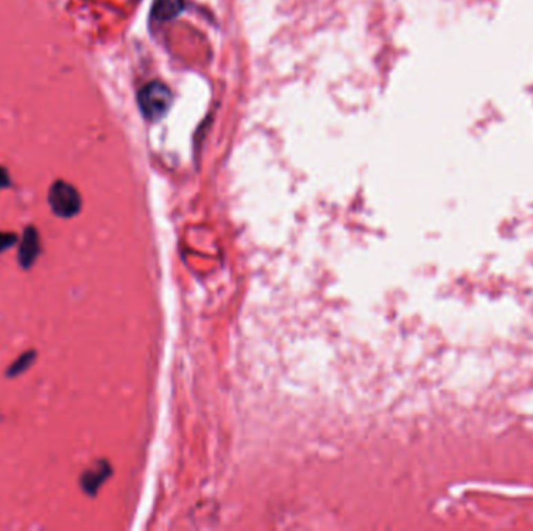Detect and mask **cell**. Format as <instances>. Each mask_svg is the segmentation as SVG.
<instances>
[{
	"label": "cell",
	"mask_w": 533,
	"mask_h": 531,
	"mask_svg": "<svg viewBox=\"0 0 533 531\" xmlns=\"http://www.w3.org/2000/svg\"><path fill=\"white\" fill-rule=\"evenodd\" d=\"M172 105V92L164 83L152 81L139 92V106L143 116L152 121L163 117Z\"/></svg>",
	"instance_id": "obj_1"
},
{
	"label": "cell",
	"mask_w": 533,
	"mask_h": 531,
	"mask_svg": "<svg viewBox=\"0 0 533 531\" xmlns=\"http://www.w3.org/2000/svg\"><path fill=\"white\" fill-rule=\"evenodd\" d=\"M49 202L52 211L58 217L70 218L77 216L81 209V198L79 190L66 181H57L50 187Z\"/></svg>",
	"instance_id": "obj_2"
},
{
	"label": "cell",
	"mask_w": 533,
	"mask_h": 531,
	"mask_svg": "<svg viewBox=\"0 0 533 531\" xmlns=\"http://www.w3.org/2000/svg\"><path fill=\"white\" fill-rule=\"evenodd\" d=\"M41 251V240L39 232L33 226L23 231L22 242L19 244V264L23 270H30L34 265Z\"/></svg>",
	"instance_id": "obj_3"
},
{
	"label": "cell",
	"mask_w": 533,
	"mask_h": 531,
	"mask_svg": "<svg viewBox=\"0 0 533 531\" xmlns=\"http://www.w3.org/2000/svg\"><path fill=\"white\" fill-rule=\"evenodd\" d=\"M183 0H154L152 14L157 21H170L181 13Z\"/></svg>",
	"instance_id": "obj_4"
},
{
	"label": "cell",
	"mask_w": 533,
	"mask_h": 531,
	"mask_svg": "<svg viewBox=\"0 0 533 531\" xmlns=\"http://www.w3.org/2000/svg\"><path fill=\"white\" fill-rule=\"evenodd\" d=\"M108 472H110V470H108V466L106 468L97 466L94 469L85 470V474H83V477H81L83 489H85L88 494H95V491H97L99 486L101 485V481L106 479Z\"/></svg>",
	"instance_id": "obj_5"
},
{
	"label": "cell",
	"mask_w": 533,
	"mask_h": 531,
	"mask_svg": "<svg viewBox=\"0 0 533 531\" xmlns=\"http://www.w3.org/2000/svg\"><path fill=\"white\" fill-rule=\"evenodd\" d=\"M34 359H36V352L34 351L23 352L22 355H19V359H17L13 363V365L8 368V373L7 374L10 375V377H16V375L26 373L27 369L33 365Z\"/></svg>",
	"instance_id": "obj_6"
},
{
	"label": "cell",
	"mask_w": 533,
	"mask_h": 531,
	"mask_svg": "<svg viewBox=\"0 0 533 531\" xmlns=\"http://www.w3.org/2000/svg\"><path fill=\"white\" fill-rule=\"evenodd\" d=\"M16 240V236L11 234V232H0V253L7 251L10 247H13Z\"/></svg>",
	"instance_id": "obj_7"
},
{
	"label": "cell",
	"mask_w": 533,
	"mask_h": 531,
	"mask_svg": "<svg viewBox=\"0 0 533 531\" xmlns=\"http://www.w3.org/2000/svg\"><path fill=\"white\" fill-rule=\"evenodd\" d=\"M8 186H10V176H8V171L5 170V169H2V167H0V189L8 187Z\"/></svg>",
	"instance_id": "obj_8"
}]
</instances>
